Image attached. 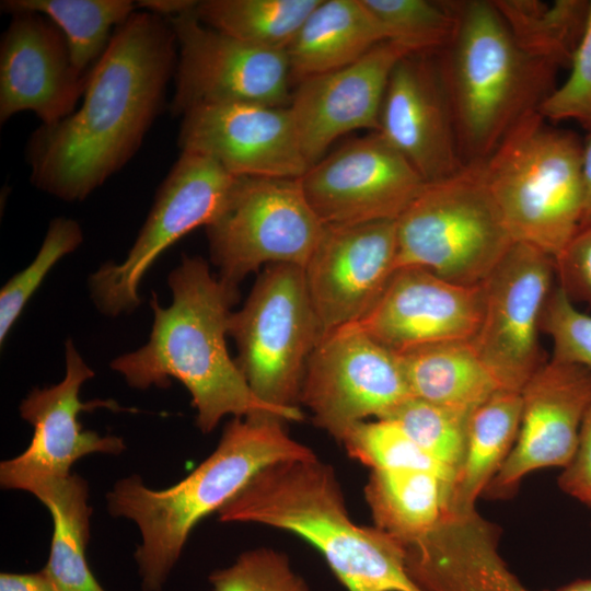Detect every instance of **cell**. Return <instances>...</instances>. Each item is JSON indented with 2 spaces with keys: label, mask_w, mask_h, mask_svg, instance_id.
<instances>
[{
  "label": "cell",
  "mask_w": 591,
  "mask_h": 591,
  "mask_svg": "<svg viewBox=\"0 0 591 591\" xmlns=\"http://www.w3.org/2000/svg\"><path fill=\"white\" fill-rule=\"evenodd\" d=\"M176 62L169 20L134 12L90 70L81 107L31 135V182L66 201L85 199L138 151L163 108Z\"/></svg>",
  "instance_id": "cell-1"
},
{
  "label": "cell",
  "mask_w": 591,
  "mask_h": 591,
  "mask_svg": "<svg viewBox=\"0 0 591 591\" xmlns=\"http://www.w3.org/2000/svg\"><path fill=\"white\" fill-rule=\"evenodd\" d=\"M169 286L172 303L167 308L152 293L153 325L148 343L115 358L111 368L139 390L163 389L172 378L178 380L190 393L196 425L204 433L229 415H270L289 421L255 396L229 354L230 309L239 292L212 276L198 256H185L171 271Z\"/></svg>",
  "instance_id": "cell-2"
},
{
  "label": "cell",
  "mask_w": 591,
  "mask_h": 591,
  "mask_svg": "<svg viewBox=\"0 0 591 591\" xmlns=\"http://www.w3.org/2000/svg\"><path fill=\"white\" fill-rule=\"evenodd\" d=\"M285 422L270 415L233 417L215 451L169 488H149L136 474L115 483L107 509L140 531L135 560L142 591H162L196 524L219 512L260 471L316 455L288 433Z\"/></svg>",
  "instance_id": "cell-3"
},
{
  "label": "cell",
  "mask_w": 591,
  "mask_h": 591,
  "mask_svg": "<svg viewBox=\"0 0 591 591\" xmlns=\"http://www.w3.org/2000/svg\"><path fill=\"white\" fill-rule=\"evenodd\" d=\"M218 517L300 536L347 591H422L407 572L403 544L352 521L334 470L316 455L267 466Z\"/></svg>",
  "instance_id": "cell-4"
},
{
  "label": "cell",
  "mask_w": 591,
  "mask_h": 591,
  "mask_svg": "<svg viewBox=\"0 0 591 591\" xmlns=\"http://www.w3.org/2000/svg\"><path fill=\"white\" fill-rule=\"evenodd\" d=\"M434 56L465 165L486 161L556 88L558 69L517 44L493 0L459 1L455 33Z\"/></svg>",
  "instance_id": "cell-5"
},
{
  "label": "cell",
  "mask_w": 591,
  "mask_h": 591,
  "mask_svg": "<svg viewBox=\"0 0 591 591\" xmlns=\"http://www.w3.org/2000/svg\"><path fill=\"white\" fill-rule=\"evenodd\" d=\"M583 141L537 112L482 163L486 185L514 243L554 259L580 228Z\"/></svg>",
  "instance_id": "cell-6"
},
{
  "label": "cell",
  "mask_w": 591,
  "mask_h": 591,
  "mask_svg": "<svg viewBox=\"0 0 591 591\" xmlns=\"http://www.w3.org/2000/svg\"><path fill=\"white\" fill-rule=\"evenodd\" d=\"M397 269H426L464 286L482 285L513 245L486 185L482 163L427 183L396 220Z\"/></svg>",
  "instance_id": "cell-7"
},
{
  "label": "cell",
  "mask_w": 591,
  "mask_h": 591,
  "mask_svg": "<svg viewBox=\"0 0 591 591\" xmlns=\"http://www.w3.org/2000/svg\"><path fill=\"white\" fill-rule=\"evenodd\" d=\"M229 336L236 345L235 362L255 396L289 421L302 420V381L323 336L303 268L264 267L243 306L231 313Z\"/></svg>",
  "instance_id": "cell-8"
},
{
  "label": "cell",
  "mask_w": 591,
  "mask_h": 591,
  "mask_svg": "<svg viewBox=\"0 0 591 591\" xmlns=\"http://www.w3.org/2000/svg\"><path fill=\"white\" fill-rule=\"evenodd\" d=\"M324 228L299 178L237 177L206 234L218 278L239 292L240 282L260 267L291 264L304 268Z\"/></svg>",
  "instance_id": "cell-9"
},
{
  "label": "cell",
  "mask_w": 591,
  "mask_h": 591,
  "mask_svg": "<svg viewBox=\"0 0 591 591\" xmlns=\"http://www.w3.org/2000/svg\"><path fill=\"white\" fill-rule=\"evenodd\" d=\"M237 177L211 158L182 152L159 187L152 208L127 257L107 262L89 278L91 298L107 316L134 312L141 279L158 257L223 210Z\"/></svg>",
  "instance_id": "cell-10"
},
{
  "label": "cell",
  "mask_w": 591,
  "mask_h": 591,
  "mask_svg": "<svg viewBox=\"0 0 591 591\" xmlns=\"http://www.w3.org/2000/svg\"><path fill=\"white\" fill-rule=\"evenodd\" d=\"M413 398L397 355L356 324L324 334L306 363L300 404L341 442L369 418H390Z\"/></svg>",
  "instance_id": "cell-11"
},
{
  "label": "cell",
  "mask_w": 591,
  "mask_h": 591,
  "mask_svg": "<svg viewBox=\"0 0 591 591\" xmlns=\"http://www.w3.org/2000/svg\"><path fill=\"white\" fill-rule=\"evenodd\" d=\"M167 20L177 42L173 116L208 104L289 105L292 83L285 50L255 46L208 27L194 11Z\"/></svg>",
  "instance_id": "cell-12"
},
{
  "label": "cell",
  "mask_w": 591,
  "mask_h": 591,
  "mask_svg": "<svg viewBox=\"0 0 591 591\" xmlns=\"http://www.w3.org/2000/svg\"><path fill=\"white\" fill-rule=\"evenodd\" d=\"M555 280L552 256L513 243L483 282L484 311L471 343L506 391L521 392L545 362L540 333Z\"/></svg>",
  "instance_id": "cell-13"
},
{
  "label": "cell",
  "mask_w": 591,
  "mask_h": 591,
  "mask_svg": "<svg viewBox=\"0 0 591 591\" xmlns=\"http://www.w3.org/2000/svg\"><path fill=\"white\" fill-rule=\"evenodd\" d=\"M66 374L51 386L34 389L20 405L21 417L34 429L31 443L15 457L0 464V485L3 489L24 490L66 478L71 466L81 457L103 453L119 455L126 444L117 436H101L84 430L79 414L95 408L119 409L116 402L94 399L81 402L80 389L94 376L73 341L65 344Z\"/></svg>",
  "instance_id": "cell-14"
},
{
  "label": "cell",
  "mask_w": 591,
  "mask_h": 591,
  "mask_svg": "<svg viewBox=\"0 0 591 591\" xmlns=\"http://www.w3.org/2000/svg\"><path fill=\"white\" fill-rule=\"evenodd\" d=\"M299 179L325 225L396 221L427 184L379 131L324 155Z\"/></svg>",
  "instance_id": "cell-15"
},
{
  "label": "cell",
  "mask_w": 591,
  "mask_h": 591,
  "mask_svg": "<svg viewBox=\"0 0 591 591\" xmlns=\"http://www.w3.org/2000/svg\"><path fill=\"white\" fill-rule=\"evenodd\" d=\"M303 270L323 335L358 323L397 270L396 221L325 225Z\"/></svg>",
  "instance_id": "cell-16"
},
{
  "label": "cell",
  "mask_w": 591,
  "mask_h": 591,
  "mask_svg": "<svg viewBox=\"0 0 591 591\" xmlns=\"http://www.w3.org/2000/svg\"><path fill=\"white\" fill-rule=\"evenodd\" d=\"M181 118L182 152L207 155L236 177L300 178L310 167L288 106L208 104Z\"/></svg>",
  "instance_id": "cell-17"
},
{
  "label": "cell",
  "mask_w": 591,
  "mask_h": 591,
  "mask_svg": "<svg viewBox=\"0 0 591 591\" xmlns=\"http://www.w3.org/2000/svg\"><path fill=\"white\" fill-rule=\"evenodd\" d=\"M521 397L517 440L486 497L508 498L529 474L569 464L591 401V370L552 356L526 382Z\"/></svg>",
  "instance_id": "cell-18"
},
{
  "label": "cell",
  "mask_w": 591,
  "mask_h": 591,
  "mask_svg": "<svg viewBox=\"0 0 591 591\" xmlns=\"http://www.w3.org/2000/svg\"><path fill=\"white\" fill-rule=\"evenodd\" d=\"M484 311L483 283L464 286L426 269L398 268L384 291L355 323L395 354L417 347L471 340Z\"/></svg>",
  "instance_id": "cell-19"
},
{
  "label": "cell",
  "mask_w": 591,
  "mask_h": 591,
  "mask_svg": "<svg viewBox=\"0 0 591 591\" xmlns=\"http://www.w3.org/2000/svg\"><path fill=\"white\" fill-rule=\"evenodd\" d=\"M408 54L399 44L384 40L344 68L296 84L288 108L310 166L340 136L358 129L379 130L390 77Z\"/></svg>",
  "instance_id": "cell-20"
},
{
  "label": "cell",
  "mask_w": 591,
  "mask_h": 591,
  "mask_svg": "<svg viewBox=\"0 0 591 591\" xmlns=\"http://www.w3.org/2000/svg\"><path fill=\"white\" fill-rule=\"evenodd\" d=\"M426 183L450 177L465 164L434 54H408L394 67L378 130Z\"/></svg>",
  "instance_id": "cell-21"
},
{
  "label": "cell",
  "mask_w": 591,
  "mask_h": 591,
  "mask_svg": "<svg viewBox=\"0 0 591 591\" xmlns=\"http://www.w3.org/2000/svg\"><path fill=\"white\" fill-rule=\"evenodd\" d=\"M0 45V123L32 111L53 125L76 111L89 74L73 66L66 39L47 18L11 13Z\"/></svg>",
  "instance_id": "cell-22"
},
{
  "label": "cell",
  "mask_w": 591,
  "mask_h": 591,
  "mask_svg": "<svg viewBox=\"0 0 591 591\" xmlns=\"http://www.w3.org/2000/svg\"><path fill=\"white\" fill-rule=\"evenodd\" d=\"M409 577L422 591H531L498 552V532L477 511L447 512L426 535L404 544ZM557 591H591V579Z\"/></svg>",
  "instance_id": "cell-23"
},
{
  "label": "cell",
  "mask_w": 591,
  "mask_h": 591,
  "mask_svg": "<svg viewBox=\"0 0 591 591\" xmlns=\"http://www.w3.org/2000/svg\"><path fill=\"white\" fill-rule=\"evenodd\" d=\"M384 40L362 0H321L286 49L291 83L344 68Z\"/></svg>",
  "instance_id": "cell-24"
},
{
  "label": "cell",
  "mask_w": 591,
  "mask_h": 591,
  "mask_svg": "<svg viewBox=\"0 0 591 591\" xmlns=\"http://www.w3.org/2000/svg\"><path fill=\"white\" fill-rule=\"evenodd\" d=\"M396 355L413 397L425 402L471 413L506 391L471 340L431 344Z\"/></svg>",
  "instance_id": "cell-25"
},
{
  "label": "cell",
  "mask_w": 591,
  "mask_h": 591,
  "mask_svg": "<svg viewBox=\"0 0 591 591\" xmlns=\"http://www.w3.org/2000/svg\"><path fill=\"white\" fill-rule=\"evenodd\" d=\"M521 413L519 391H500L472 410L464 455L449 490V512L466 514L476 510L477 499L514 445Z\"/></svg>",
  "instance_id": "cell-26"
},
{
  "label": "cell",
  "mask_w": 591,
  "mask_h": 591,
  "mask_svg": "<svg viewBox=\"0 0 591 591\" xmlns=\"http://www.w3.org/2000/svg\"><path fill=\"white\" fill-rule=\"evenodd\" d=\"M450 485L428 471H371L364 497L374 526L404 544L426 535L441 521Z\"/></svg>",
  "instance_id": "cell-27"
},
{
  "label": "cell",
  "mask_w": 591,
  "mask_h": 591,
  "mask_svg": "<svg viewBox=\"0 0 591 591\" xmlns=\"http://www.w3.org/2000/svg\"><path fill=\"white\" fill-rule=\"evenodd\" d=\"M31 494L48 509L54 525L50 552L43 570L60 591H105L85 556L92 514L88 483L71 474L43 484Z\"/></svg>",
  "instance_id": "cell-28"
},
{
  "label": "cell",
  "mask_w": 591,
  "mask_h": 591,
  "mask_svg": "<svg viewBox=\"0 0 591 591\" xmlns=\"http://www.w3.org/2000/svg\"><path fill=\"white\" fill-rule=\"evenodd\" d=\"M517 44L557 69L569 67L588 22L590 0H493Z\"/></svg>",
  "instance_id": "cell-29"
},
{
  "label": "cell",
  "mask_w": 591,
  "mask_h": 591,
  "mask_svg": "<svg viewBox=\"0 0 591 591\" xmlns=\"http://www.w3.org/2000/svg\"><path fill=\"white\" fill-rule=\"evenodd\" d=\"M131 0H4L8 13L30 11L44 15L62 33L76 69L89 74L106 50L112 30L135 12Z\"/></svg>",
  "instance_id": "cell-30"
},
{
  "label": "cell",
  "mask_w": 591,
  "mask_h": 591,
  "mask_svg": "<svg viewBox=\"0 0 591 591\" xmlns=\"http://www.w3.org/2000/svg\"><path fill=\"white\" fill-rule=\"evenodd\" d=\"M321 0H204L194 15L206 26L248 44L289 47Z\"/></svg>",
  "instance_id": "cell-31"
},
{
  "label": "cell",
  "mask_w": 591,
  "mask_h": 591,
  "mask_svg": "<svg viewBox=\"0 0 591 591\" xmlns=\"http://www.w3.org/2000/svg\"><path fill=\"white\" fill-rule=\"evenodd\" d=\"M381 26L386 40L410 54H437L452 39L459 1L362 0Z\"/></svg>",
  "instance_id": "cell-32"
},
{
  "label": "cell",
  "mask_w": 591,
  "mask_h": 591,
  "mask_svg": "<svg viewBox=\"0 0 591 591\" xmlns=\"http://www.w3.org/2000/svg\"><path fill=\"white\" fill-rule=\"evenodd\" d=\"M340 443L350 457L371 471L419 470L450 483L454 478L451 470L427 455L392 419L362 421L351 428Z\"/></svg>",
  "instance_id": "cell-33"
},
{
  "label": "cell",
  "mask_w": 591,
  "mask_h": 591,
  "mask_svg": "<svg viewBox=\"0 0 591 591\" xmlns=\"http://www.w3.org/2000/svg\"><path fill=\"white\" fill-rule=\"evenodd\" d=\"M471 413L413 397L386 419L396 421L427 455L455 476L465 451Z\"/></svg>",
  "instance_id": "cell-34"
},
{
  "label": "cell",
  "mask_w": 591,
  "mask_h": 591,
  "mask_svg": "<svg viewBox=\"0 0 591 591\" xmlns=\"http://www.w3.org/2000/svg\"><path fill=\"white\" fill-rule=\"evenodd\" d=\"M82 242L83 232L76 220L59 217L49 223L45 239L35 258L26 268L14 275L1 288V345L46 275L59 259L74 252Z\"/></svg>",
  "instance_id": "cell-35"
},
{
  "label": "cell",
  "mask_w": 591,
  "mask_h": 591,
  "mask_svg": "<svg viewBox=\"0 0 591 591\" xmlns=\"http://www.w3.org/2000/svg\"><path fill=\"white\" fill-rule=\"evenodd\" d=\"M212 591H311L286 554L268 547L243 552L209 576Z\"/></svg>",
  "instance_id": "cell-36"
},
{
  "label": "cell",
  "mask_w": 591,
  "mask_h": 591,
  "mask_svg": "<svg viewBox=\"0 0 591 591\" xmlns=\"http://www.w3.org/2000/svg\"><path fill=\"white\" fill-rule=\"evenodd\" d=\"M569 68L568 78L542 102L537 113L549 123L573 120L591 131V0L586 30Z\"/></svg>",
  "instance_id": "cell-37"
},
{
  "label": "cell",
  "mask_w": 591,
  "mask_h": 591,
  "mask_svg": "<svg viewBox=\"0 0 591 591\" xmlns=\"http://www.w3.org/2000/svg\"><path fill=\"white\" fill-rule=\"evenodd\" d=\"M542 332L553 341V357L591 370V315L580 311L558 285L547 302Z\"/></svg>",
  "instance_id": "cell-38"
},
{
  "label": "cell",
  "mask_w": 591,
  "mask_h": 591,
  "mask_svg": "<svg viewBox=\"0 0 591 591\" xmlns=\"http://www.w3.org/2000/svg\"><path fill=\"white\" fill-rule=\"evenodd\" d=\"M559 288L573 302L591 305V223L580 227L555 258Z\"/></svg>",
  "instance_id": "cell-39"
},
{
  "label": "cell",
  "mask_w": 591,
  "mask_h": 591,
  "mask_svg": "<svg viewBox=\"0 0 591 591\" xmlns=\"http://www.w3.org/2000/svg\"><path fill=\"white\" fill-rule=\"evenodd\" d=\"M558 486L569 497L591 507V401L581 422L576 452L561 470Z\"/></svg>",
  "instance_id": "cell-40"
},
{
  "label": "cell",
  "mask_w": 591,
  "mask_h": 591,
  "mask_svg": "<svg viewBox=\"0 0 591 591\" xmlns=\"http://www.w3.org/2000/svg\"><path fill=\"white\" fill-rule=\"evenodd\" d=\"M0 591H60L42 569L37 572L0 573Z\"/></svg>",
  "instance_id": "cell-41"
},
{
  "label": "cell",
  "mask_w": 591,
  "mask_h": 591,
  "mask_svg": "<svg viewBox=\"0 0 591 591\" xmlns=\"http://www.w3.org/2000/svg\"><path fill=\"white\" fill-rule=\"evenodd\" d=\"M198 1L195 0H141L137 8L159 16L170 19L194 11Z\"/></svg>",
  "instance_id": "cell-42"
},
{
  "label": "cell",
  "mask_w": 591,
  "mask_h": 591,
  "mask_svg": "<svg viewBox=\"0 0 591 591\" xmlns=\"http://www.w3.org/2000/svg\"><path fill=\"white\" fill-rule=\"evenodd\" d=\"M582 178L584 205L580 227L591 223V131H589L582 147Z\"/></svg>",
  "instance_id": "cell-43"
}]
</instances>
